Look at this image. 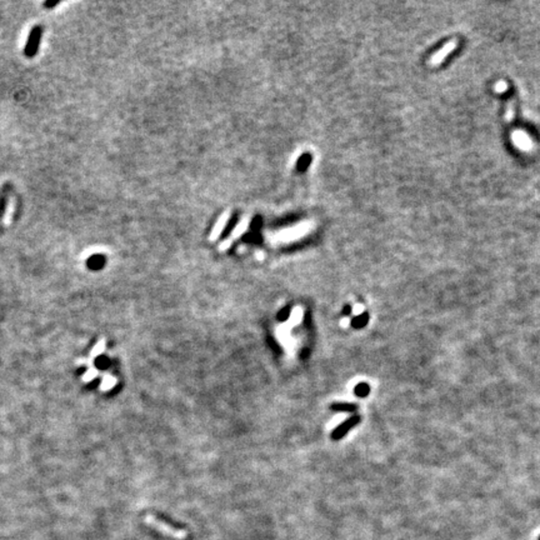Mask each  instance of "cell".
Segmentation results:
<instances>
[{
    "label": "cell",
    "mask_w": 540,
    "mask_h": 540,
    "mask_svg": "<svg viewBox=\"0 0 540 540\" xmlns=\"http://www.w3.org/2000/svg\"><path fill=\"white\" fill-rule=\"evenodd\" d=\"M145 524L149 525V527L154 528L155 530H158L159 533H162V534L167 535V537H170L173 538V539L175 540H183L185 539L186 537H188V533L185 532V530H181V529H175V528L170 527V525L165 524L164 522H162V520L157 519L155 517H153V515H147L144 519Z\"/></svg>",
    "instance_id": "cell-1"
},
{
    "label": "cell",
    "mask_w": 540,
    "mask_h": 540,
    "mask_svg": "<svg viewBox=\"0 0 540 540\" xmlns=\"http://www.w3.org/2000/svg\"><path fill=\"white\" fill-rule=\"evenodd\" d=\"M513 118H514V100H510V102L508 103L507 113H505V120H507L508 123H510L513 122Z\"/></svg>",
    "instance_id": "cell-8"
},
{
    "label": "cell",
    "mask_w": 540,
    "mask_h": 540,
    "mask_svg": "<svg viewBox=\"0 0 540 540\" xmlns=\"http://www.w3.org/2000/svg\"><path fill=\"white\" fill-rule=\"evenodd\" d=\"M514 140L517 143L518 147L523 148V149H528L530 147V139L525 133L523 132H517L514 134Z\"/></svg>",
    "instance_id": "cell-5"
},
{
    "label": "cell",
    "mask_w": 540,
    "mask_h": 540,
    "mask_svg": "<svg viewBox=\"0 0 540 540\" xmlns=\"http://www.w3.org/2000/svg\"><path fill=\"white\" fill-rule=\"evenodd\" d=\"M369 391H370V388H369L368 384L365 383L359 384V385L355 388V394H357L358 396H366L369 394Z\"/></svg>",
    "instance_id": "cell-7"
},
{
    "label": "cell",
    "mask_w": 540,
    "mask_h": 540,
    "mask_svg": "<svg viewBox=\"0 0 540 540\" xmlns=\"http://www.w3.org/2000/svg\"><path fill=\"white\" fill-rule=\"evenodd\" d=\"M333 409L338 411H354L355 405H353V404H334Z\"/></svg>",
    "instance_id": "cell-11"
},
{
    "label": "cell",
    "mask_w": 540,
    "mask_h": 540,
    "mask_svg": "<svg viewBox=\"0 0 540 540\" xmlns=\"http://www.w3.org/2000/svg\"><path fill=\"white\" fill-rule=\"evenodd\" d=\"M457 46H458V41L455 40V39L454 40L448 41V43H446L445 45L440 49V50L436 51L435 54H433V55L430 56V59H429V64H430L431 66H436V65H439V64H441L444 61V59H445L449 54H452Z\"/></svg>",
    "instance_id": "cell-2"
},
{
    "label": "cell",
    "mask_w": 540,
    "mask_h": 540,
    "mask_svg": "<svg viewBox=\"0 0 540 540\" xmlns=\"http://www.w3.org/2000/svg\"><path fill=\"white\" fill-rule=\"evenodd\" d=\"M41 34H43V29L41 26H35L31 31V34L29 35V41L25 46V55L26 56H34L38 50V45L40 43Z\"/></svg>",
    "instance_id": "cell-3"
},
{
    "label": "cell",
    "mask_w": 540,
    "mask_h": 540,
    "mask_svg": "<svg viewBox=\"0 0 540 540\" xmlns=\"http://www.w3.org/2000/svg\"><path fill=\"white\" fill-rule=\"evenodd\" d=\"M366 322H368V314L366 313H364L361 317H357L354 319V322L352 323L353 327L354 328H360V327H364V325L366 324Z\"/></svg>",
    "instance_id": "cell-9"
},
{
    "label": "cell",
    "mask_w": 540,
    "mask_h": 540,
    "mask_svg": "<svg viewBox=\"0 0 540 540\" xmlns=\"http://www.w3.org/2000/svg\"><path fill=\"white\" fill-rule=\"evenodd\" d=\"M358 421H359V418H352L349 419L348 421H345L343 425H340L339 428L337 429V431L334 433V438H339V436H343L345 433H347L348 430H349L350 428H353V426L355 425V424H358Z\"/></svg>",
    "instance_id": "cell-4"
},
{
    "label": "cell",
    "mask_w": 540,
    "mask_h": 540,
    "mask_svg": "<svg viewBox=\"0 0 540 540\" xmlns=\"http://www.w3.org/2000/svg\"><path fill=\"white\" fill-rule=\"evenodd\" d=\"M105 344H107V343H105V339H100L99 342H98L97 344H95V347L93 348L92 352H90V360H93L94 358L99 357L100 354H103V353H104Z\"/></svg>",
    "instance_id": "cell-6"
},
{
    "label": "cell",
    "mask_w": 540,
    "mask_h": 540,
    "mask_svg": "<svg viewBox=\"0 0 540 540\" xmlns=\"http://www.w3.org/2000/svg\"><path fill=\"white\" fill-rule=\"evenodd\" d=\"M508 89V84L504 80H500L495 84V92L497 93H504Z\"/></svg>",
    "instance_id": "cell-12"
},
{
    "label": "cell",
    "mask_w": 540,
    "mask_h": 540,
    "mask_svg": "<svg viewBox=\"0 0 540 540\" xmlns=\"http://www.w3.org/2000/svg\"><path fill=\"white\" fill-rule=\"evenodd\" d=\"M98 370L95 368H89L88 371H86L85 374L83 375V380L85 381V383H89V381H92L93 379L95 378V376H98Z\"/></svg>",
    "instance_id": "cell-10"
}]
</instances>
